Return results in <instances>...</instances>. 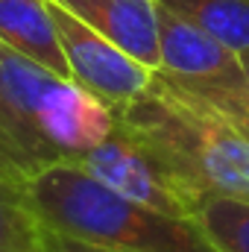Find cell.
<instances>
[{
	"mask_svg": "<svg viewBox=\"0 0 249 252\" xmlns=\"http://www.w3.org/2000/svg\"><path fill=\"white\" fill-rule=\"evenodd\" d=\"M115 112L118 124L147 144L193 196L249 202V135L170 76L156 70L147 94Z\"/></svg>",
	"mask_w": 249,
	"mask_h": 252,
	"instance_id": "obj_1",
	"label": "cell"
},
{
	"mask_svg": "<svg viewBox=\"0 0 249 252\" xmlns=\"http://www.w3.org/2000/svg\"><path fill=\"white\" fill-rule=\"evenodd\" d=\"M24 196L38 223L115 252H220L196 217H170L109 190L70 161L35 170Z\"/></svg>",
	"mask_w": 249,
	"mask_h": 252,
	"instance_id": "obj_2",
	"label": "cell"
},
{
	"mask_svg": "<svg viewBox=\"0 0 249 252\" xmlns=\"http://www.w3.org/2000/svg\"><path fill=\"white\" fill-rule=\"evenodd\" d=\"M67 161L85 170L91 179H97L109 190L132 202H141L147 208L164 211L170 217H196L202 205V199L193 196L161 164V158L135 135H129L121 124L115 126V132L106 141Z\"/></svg>",
	"mask_w": 249,
	"mask_h": 252,
	"instance_id": "obj_3",
	"label": "cell"
},
{
	"mask_svg": "<svg viewBox=\"0 0 249 252\" xmlns=\"http://www.w3.org/2000/svg\"><path fill=\"white\" fill-rule=\"evenodd\" d=\"M50 15H53L59 44L73 82L88 88L94 97H100L112 109H121L126 103L138 100L141 94H147L156 70L132 59L126 50L112 44L106 35H100L88 24H82L56 0H50Z\"/></svg>",
	"mask_w": 249,
	"mask_h": 252,
	"instance_id": "obj_4",
	"label": "cell"
},
{
	"mask_svg": "<svg viewBox=\"0 0 249 252\" xmlns=\"http://www.w3.org/2000/svg\"><path fill=\"white\" fill-rule=\"evenodd\" d=\"M158 70L202 85H241V56L205 35L190 21L158 6Z\"/></svg>",
	"mask_w": 249,
	"mask_h": 252,
	"instance_id": "obj_5",
	"label": "cell"
},
{
	"mask_svg": "<svg viewBox=\"0 0 249 252\" xmlns=\"http://www.w3.org/2000/svg\"><path fill=\"white\" fill-rule=\"evenodd\" d=\"M82 24L106 35L132 59L158 70V3L156 0H56Z\"/></svg>",
	"mask_w": 249,
	"mask_h": 252,
	"instance_id": "obj_6",
	"label": "cell"
},
{
	"mask_svg": "<svg viewBox=\"0 0 249 252\" xmlns=\"http://www.w3.org/2000/svg\"><path fill=\"white\" fill-rule=\"evenodd\" d=\"M0 44L56 76L70 79L50 0H0Z\"/></svg>",
	"mask_w": 249,
	"mask_h": 252,
	"instance_id": "obj_7",
	"label": "cell"
},
{
	"mask_svg": "<svg viewBox=\"0 0 249 252\" xmlns=\"http://www.w3.org/2000/svg\"><path fill=\"white\" fill-rule=\"evenodd\" d=\"M161 9L199 27L235 56L249 53V0H156Z\"/></svg>",
	"mask_w": 249,
	"mask_h": 252,
	"instance_id": "obj_8",
	"label": "cell"
},
{
	"mask_svg": "<svg viewBox=\"0 0 249 252\" xmlns=\"http://www.w3.org/2000/svg\"><path fill=\"white\" fill-rule=\"evenodd\" d=\"M44 247V226L27 205L24 185L0 173V252H30Z\"/></svg>",
	"mask_w": 249,
	"mask_h": 252,
	"instance_id": "obj_9",
	"label": "cell"
},
{
	"mask_svg": "<svg viewBox=\"0 0 249 252\" xmlns=\"http://www.w3.org/2000/svg\"><path fill=\"white\" fill-rule=\"evenodd\" d=\"M196 223L220 252H249V202L232 196H205Z\"/></svg>",
	"mask_w": 249,
	"mask_h": 252,
	"instance_id": "obj_10",
	"label": "cell"
},
{
	"mask_svg": "<svg viewBox=\"0 0 249 252\" xmlns=\"http://www.w3.org/2000/svg\"><path fill=\"white\" fill-rule=\"evenodd\" d=\"M41 167H50V164L32 147V141L24 135V129L18 126V121L12 118V112L6 109V103L0 97V173L18 185H24Z\"/></svg>",
	"mask_w": 249,
	"mask_h": 252,
	"instance_id": "obj_11",
	"label": "cell"
},
{
	"mask_svg": "<svg viewBox=\"0 0 249 252\" xmlns=\"http://www.w3.org/2000/svg\"><path fill=\"white\" fill-rule=\"evenodd\" d=\"M241 67H244L241 85H202V82H187V79H176V76H170V79L182 91H187L190 97H196L199 103H205L208 109H214L229 124H235L241 132L249 135V53L241 56Z\"/></svg>",
	"mask_w": 249,
	"mask_h": 252,
	"instance_id": "obj_12",
	"label": "cell"
},
{
	"mask_svg": "<svg viewBox=\"0 0 249 252\" xmlns=\"http://www.w3.org/2000/svg\"><path fill=\"white\" fill-rule=\"evenodd\" d=\"M44 252H115V250L91 247V244H82V241H73V238H67V235H59V232L44 229Z\"/></svg>",
	"mask_w": 249,
	"mask_h": 252,
	"instance_id": "obj_13",
	"label": "cell"
},
{
	"mask_svg": "<svg viewBox=\"0 0 249 252\" xmlns=\"http://www.w3.org/2000/svg\"><path fill=\"white\" fill-rule=\"evenodd\" d=\"M30 252H44V247H41V250H30Z\"/></svg>",
	"mask_w": 249,
	"mask_h": 252,
	"instance_id": "obj_14",
	"label": "cell"
}]
</instances>
